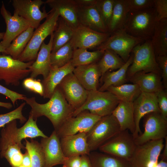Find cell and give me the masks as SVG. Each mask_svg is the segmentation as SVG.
Segmentation results:
<instances>
[{
    "label": "cell",
    "instance_id": "obj_1",
    "mask_svg": "<svg viewBox=\"0 0 167 167\" xmlns=\"http://www.w3.org/2000/svg\"><path fill=\"white\" fill-rule=\"evenodd\" d=\"M24 101L31 108L29 115L34 120L45 116L52 123L56 131L69 118L72 117L75 110L69 104L58 86L47 102L40 104L34 97L27 98Z\"/></svg>",
    "mask_w": 167,
    "mask_h": 167
},
{
    "label": "cell",
    "instance_id": "obj_2",
    "mask_svg": "<svg viewBox=\"0 0 167 167\" xmlns=\"http://www.w3.org/2000/svg\"><path fill=\"white\" fill-rule=\"evenodd\" d=\"M157 22L154 7L129 11L123 29L130 35L145 41L151 40Z\"/></svg>",
    "mask_w": 167,
    "mask_h": 167
},
{
    "label": "cell",
    "instance_id": "obj_3",
    "mask_svg": "<svg viewBox=\"0 0 167 167\" xmlns=\"http://www.w3.org/2000/svg\"><path fill=\"white\" fill-rule=\"evenodd\" d=\"M59 17L57 10L51 9L45 21L34 31L30 40L18 60L24 62L36 60L44 40L53 33Z\"/></svg>",
    "mask_w": 167,
    "mask_h": 167
},
{
    "label": "cell",
    "instance_id": "obj_4",
    "mask_svg": "<svg viewBox=\"0 0 167 167\" xmlns=\"http://www.w3.org/2000/svg\"><path fill=\"white\" fill-rule=\"evenodd\" d=\"M120 101L115 96L107 91H88L85 102L74 111L72 117L85 110L101 117L108 115L112 114Z\"/></svg>",
    "mask_w": 167,
    "mask_h": 167
},
{
    "label": "cell",
    "instance_id": "obj_5",
    "mask_svg": "<svg viewBox=\"0 0 167 167\" xmlns=\"http://www.w3.org/2000/svg\"><path fill=\"white\" fill-rule=\"evenodd\" d=\"M131 53L133 60L127 72V78L140 71L155 72L161 75L151 40L137 45L133 49Z\"/></svg>",
    "mask_w": 167,
    "mask_h": 167
},
{
    "label": "cell",
    "instance_id": "obj_6",
    "mask_svg": "<svg viewBox=\"0 0 167 167\" xmlns=\"http://www.w3.org/2000/svg\"><path fill=\"white\" fill-rule=\"evenodd\" d=\"M120 131L119 124L112 114L101 117L86 134L90 152L98 149Z\"/></svg>",
    "mask_w": 167,
    "mask_h": 167
},
{
    "label": "cell",
    "instance_id": "obj_7",
    "mask_svg": "<svg viewBox=\"0 0 167 167\" xmlns=\"http://www.w3.org/2000/svg\"><path fill=\"white\" fill-rule=\"evenodd\" d=\"M144 41L130 35L122 29L111 33L106 41L96 49L102 51L106 49L112 50L126 62L129 59L133 49Z\"/></svg>",
    "mask_w": 167,
    "mask_h": 167
},
{
    "label": "cell",
    "instance_id": "obj_8",
    "mask_svg": "<svg viewBox=\"0 0 167 167\" xmlns=\"http://www.w3.org/2000/svg\"><path fill=\"white\" fill-rule=\"evenodd\" d=\"M136 146L133 135L129 131L126 130L120 131L98 149L101 152L129 162Z\"/></svg>",
    "mask_w": 167,
    "mask_h": 167
},
{
    "label": "cell",
    "instance_id": "obj_9",
    "mask_svg": "<svg viewBox=\"0 0 167 167\" xmlns=\"http://www.w3.org/2000/svg\"><path fill=\"white\" fill-rule=\"evenodd\" d=\"M34 62H24L9 55L0 54V80L7 85L19 86L20 81L30 74L29 68Z\"/></svg>",
    "mask_w": 167,
    "mask_h": 167
},
{
    "label": "cell",
    "instance_id": "obj_10",
    "mask_svg": "<svg viewBox=\"0 0 167 167\" xmlns=\"http://www.w3.org/2000/svg\"><path fill=\"white\" fill-rule=\"evenodd\" d=\"M143 118L144 131L135 139L137 145L150 141L164 139L167 137V120L160 112L151 113Z\"/></svg>",
    "mask_w": 167,
    "mask_h": 167
},
{
    "label": "cell",
    "instance_id": "obj_11",
    "mask_svg": "<svg viewBox=\"0 0 167 167\" xmlns=\"http://www.w3.org/2000/svg\"><path fill=\"white\" fill-rule=\"evenodd\" d=\"M164 139L150 141L137 145L129 163L131 167H155L163 149Z\"/></svg>",
    "mask_w": 167,
    "mask_h": 167
},
{
    "label": "cell",
    "instance_id": "obj_12",
    "mask_svg": "<svg viewBox=\"0 0 167 167\" xmlns=\"http://www.w3.org/2000/svg\"><path fill=\"white\" fill-rule=\"evenodd\" d=\"M101 118L88 111H84L68 118L55 131L59 138L79 133L86 134Z\"/></svg>",
    "mask_w": 167,
    "mask_h": 167
},
{
    "label": "cell",
    "instance_id": "obj_13",
    "mask_svg": "<svg viewBox=\"0 0 167 167\" xmlns=\"http://www.w3.org/2000/svg\"><path fill=\"white\" fill-rule=\"evenodd\" d=\"M45 4L42 0H13L12 5L14 8V13L30 22L32 27L37 28L41 20L48 16L45 7L43 11L40 10L41 6Z\"/></svg>",
    "mask_w": 167,
    "mask_h": 167
},
{
    "label": "cell",
    "instance_id": "obj_14",
    "mask_svg": "<svg viewBox=\"0 0 167 167\" xmlns=\"http://www.w3.org/2000/svg\"><path fill=\"white\" fill-rule=\"evenodd\" d=\"M110 34L99 32L80 24L74 30L70 42L73 49H96L106 41Z\"/></svg>",
    "mask_w": 167,
    "mask_h": 167
},
{
    "label": "cell",
    "instance_id": "obj_15",
    "mask_svg": "<svg viewBox=\"0 0 167 167\" xmlns=\"http://www.w3.org/2000/svg\"><path fill=\"white\" fill-rule=\"evenodd\" d=\"M58 86L66 101L75 110L85 102L88 91L79 83L73 72L66 75Z\"/></svg>",
    "mask_w": 167,
    "mask_h": 167
},
{
    "label": "cell",
    "instance_id": "obj_16",
    "mask_svg": "<svg viewBox=\"0 0 167 167\" xmlns=\"http://www.w3.org/2000/svg\"><path fill=\"white\" fill-rule=\"evenodd\" d=\"M0 12L6 25V31L0 42L6 49L17 36L29 27H32L30 22L17 14L14 13L12 15L6 10L3 2Z\"/></svg>",
    "mask_w": 167,
    "mask_h": 167
},
{
    "label": "cell",
    "instance_id": "obj_17",
    "mask_svg": "<svg viewBox=\"0 0 167 167\" xmlns=\"http://www.w3.org/2000/svg\"><path fill=\"white\" fill-rule=\"evenodd\" d=\"M40 143L44 159L43 167L63 164L66 157L63 153L60 138L55 130L49 137L42 138Z\"/></svg>",
    "mask_w": 167,
    "mask_h": 167
},
{
    "label": "cell",
    "instance_id": "obj_18",
    "mask_svg": "<svg viewBox=\"0 0 167 167\" xmlns=\"http://www.w3.org/2000/svg\"><path fill=\"white\" fill-rule=\"evenodd\" d=\"M133 105L135 126L133 137L135 139L142 133L140 127L141 119L149 113L160 111L155 93L141 92L133 102Z\"/></svg>",
    "mask_w": 167,
    "mask_h": 167
},
{
    "label": "cell",
    "instance_id": "obj_19",
    "mask_svg": "<svg viewBox=\"0 0 167 167\" xmlns=\"http://www.w3.org/2000/svg\"><path fill=\"white\" fill-rule=\"evenodd\" d=\"M77 14L79 24L99 32L109 33L96 4L86 6H77Z\"/></svg>",
    "mask_w": 167,
    "mask_h": 167
},
{
    "label": "cell",
    "instance_id": "obj_20",
    "mask_svg": "<svg viewBox=\"0 0 167 167\" xmlns=\"http://www.w3.org/2000/svg\"><path fill=\"white\" fill-rule=\"evenodd\" d=\"M63 153L66 157L89 155L90 152L87 142L86 134L79 133L60 138Z\"/></svg>",
    "mask_w": 167,
    "mask_h": 167
},
{
    "label": "cell",
    "instance_id": "obj_21",
    "mask_svg": "<svg viewBox=\"0 0 167 167\" xmlns=\"http://www.w3.org/2000/svg\"><path fill=\"white\" fill-rule=\"evenodd\" d=\"M73 73L87 90H98L99 79L101 74L97 62L76 67Z\"/></svg>",
    "mask_w": 167,
    "mask_h": 167
},
{
    "label": "cell",
    "instance_id": "obj_22",
    "mask_svg": "<svg viewBox=\"0 0 167 167\" xmlns=\"http://www.w3.org/2000/svg\"><path fill=\"white\" fill-rule=\"evenodd\" d=\"M53 38L52 33L48 43L46 44L43 42L42 43L36 60L29 68L30 77L35 79L39 75H42L44 79L48 76L51 68L50 56Z\"/></svg>",
    "mask_w": 167,
    "mask_h": 167
},
{
    "label": "cell",
    "instance_id": "obj_23",
    "mask_svg": "<svg viewBox=\"0 0 167 167\" xmlns=\"http://www.w3.org/2000/svg\"><path fill=\"white\" fill-rule=\"evenodd\" d=\"M45 4L57 10L62 17L74 30L80 24L75 0H47Z\"/></svg>",
    "mask_w": 167,
    "mask_h": 167
},
{
    "label": "cell",
    "instance_id": "obj_24",
    "mask_svg": "<svg viewBox=\"0 0 167 167\" xmlns=\"http://www.w3.org/2000/svg\"><path fill=\"white\" fill-rule=\"evenodd\" d=\"M127 80L138 86L141 92L156 93L164 88L161 74L155 72H137L127 78Z\"/></svg>",
    "mask_w": 167,
    "mask_h": 167
},
{
    "label": "cell",
    "instance_id": "obj_25",
    "mask_svg": "<svg viewBox=\"0 0 167 167\" xmlns=\"http://www.w3.org/2000/svg\"><path fill=\"white\" fill-rule=\"evenodd\" d=\"M75 68L71 62L61 67L51 68L48 76L41 81L44 88V98L49 99L63 78L68 74L73 72Z\"/></svg>",
    "mask_w": 167,
    "mask_h": 167
},
{
    "label": "cell",
    "instance_id": "obj_26",
    "mask_svg": "<svg viewBox=\"0 0 167 167\" xmlns=\"http://www.w3.org/2000/svg\"><path fill=\"white\" fill-rule=\"evenodd\" d=\"M112 114L118 122L120 131L127 130L133 136L135 126L133 102L120 101Z\"/></svg>",
    "mask_w": 167,
    "mask_h": 167
},
{
    "label": "cell",
    "instance_id": "obj_27",
    "mask_svg": "<svg viewBox=\"0 0 167 167\" xmlns=\"http://www.w3.org/2000/svg\"><path fill=\"white\" fill-rule=\"evenodd\" d=\"M133 60V55L131 53L128 60L121 68L116 71H108L105 73L101 81L103 84L98 90L104 92L110 86H118L125 84L127 81V70Z\"/></svg>",
    "mask_w": 167,
    "mask_h": 167
},
{
    "label": "cell",
    "instance_id": "obj_28",
    "mask_svg": "<svg viewBox=\"0 0 167 167\" xmlns=\"http://www.w3.org/2000/svg\"><path fill=\"white\" fill-rule=\"evenodd\" d=\"M151 41L156 57L167 55V19L157 22Z\"/></svg>",
    "mask_w": 167,
    "mask_h": 167
},
{
    "label": "cell",
    "instance_id": "obj_29",
    "mask_svg": "<svg viewBox=\"0 0 167 167\" xmlns=\"http://www.w3.org/2000/svg\"><path fill=\"white\" fill-rule=\"evenodd\" d=\"M129 10L126 0H114L113 12L107 27L109 33L123 29Z\"/></svg>",
    "mask_w": 167,
    "mask_h": 167
},
{
    "label": "cell",
    "instance_id": "obj_30",
    "mask_svg": "<svg viewBox=\"0 0 167 167\" xmlns=\"http://www.w3.org/2000/svg\"><path fill=\"white\" fill-rule=\"evenodd\" d=\"M73 31L74 29L59 16L53 33V38L51 53L56 52L70 41L72 38Z\"/></svg>",
    "mask_w": 167,
    "mask_h": 167
},
{
    "label": "cell",
    "instance_id": "obj_31",
    "mask_svg": "<svg viewBox=\"0 0 167 167\" xmlns=\"http://www.w3.org/2000/svg\"><path fill=\"white\" fill-rule=\"evenodd\" d=\"M92 167H131L129 161L102 152L88 155Z\"/></svg>",
    "mask_w": 167,
    "mask_h": 167
},
{
    "label": "cell",
    "instance_id": "obj_32",
    "mask_svg": "<svg viewBox=\"0 0 167 167\" xmlns=\"http://www.w3.org/2000/svg\"><path fill=\"white\" fill-rule=\"evenodd\" d=\"M34 29L33 28L30 27L19 35L6 49L3 54L9 55L13 58L17 59L30 40Z\"/></svg>",
    "mask_w": 167,
    "mask_h": 167
},
{
    "label": "cell",
    "instance_id": "obj_33",
    "mask_svg": "<svg viewBox=\"0 0 167 167\" xmlns=\"http://www.w3.org/2000/svg\"><path fill=\"white\" fill-rule=\"evenodd\" d=\"M125 63L114 51L109 49L104 50L102 57L97 62L101 74L100 81L107 71L117 70L121 68Z\"/></svg>",
    "mask_w": 167,
    "mask_h": 167
},
{
    "label": "cell",
    "instance_id": "obj_34",
    "mask_svg": "<svg viewBox=\"0 0 167 167\" xmlns=\"http://www.w3.org/2000/svg\"><path fill=\"white\" fill-rule=\"evenodd\" d=\"M104 51L96 50L89 52L84 48L73 49L71 62L75 67L97 62L101 58Z\"/></svg>",
    "mask_w": 167,
    "mask_h": 167
},
{
    "label": "cell",
    "instance_id": "obj_35",
    "mask_svg": "<svg viewBox=\"0 0 167 167\" xmlns=\"http://www.w3.org/2000/svg\"><path fill=\"white\" fill-rule=\"evenodd\" d=\"M121 101L133 102L141 93L136 84H124L118 86H110L107 90Z\"/></svg>",
    "mask_w": 167,
    "mask_h": 167
},
{
    "label": "cell",
    "instance_id": "obj_36",
    "mask_svg": "<svg viewBox=\"0 0 167 167\" xmlns=\"http://www.w3.org/2000/svg\"><path fill=\"white\" fill-rule=\"evenodd\" d=\"M73 49L70 41L50 56L51 68L61 67L70 62L72 57Z\"/></svg>",
    "mask_w": 167,
    "mask_h": 167
},
{
    "label": "cell",
    "instance_id": "obj_37",
    "mask_svg": "<svg viewBox=\"0 0 167 167\" xmlns=\"http://www.w3.org/2000/svg\"><path fill=\"white\" fill-rule=\"evenodd\" d=\"M17 136L21 141L26 138L32 139L38 137L45 138L48 137L39 128L36 120H34L32 117L29 115L28 120L24 126L18 128Z\"/></svg>",
    "mask_w": 167,
    "mask_h": 167
},
{
    "label": "cell",
    "instance_id": "obj_38",
    "mask_svg": "<svg viewBox=\"0 0 167 167\" xmlns=\"http://www.w3.org/2000/svg\"><path fill=\"white\" fill-rule=\"evenodd\" d=\"M25 148L31 159V167H43L44 159L40 143L33 139L30 141L25 139Z\"/></svg>",
    "mask_w": 167,
    "mask_h": 167
},
{
    "label": "cell",
    "instance_id": "obj_39",
    "mask_svg": "<svg viewBox=\"0 0 167 167\" xmlns=\"http://www.w3.org/2000/svg\"><path fill=\"white\" fill-rule=\"evenodd\" d=\"M26 104L23 102L15 109L10 112L0 114V128L4 127L5 125L15 120L18 119L21 123L27 121L26 118L22 114V110Z\"/></svg>",
    "mask_w": 167,
    "mask_h": 167
},
{
    "label": "cell",
    "instance_id": "obj_40",
    "mask_svg": "<svg viewBox=\"0 0 167 167\" xmlns=\"http://www.w3.org/2000/svg\"><path fill=\"white\" fill-rule=\"evenodd\" d=\"M114 2V0H96V5L107 28L112 16Z\"/></svg>",
    "mask_w": 167,
    "mask_h": 167
},
{
    "label": "cell",
    "instance_id": "obj_41",
    "mask_svg": "<svg viewBox=\"0 0 167 167\" xmlns=\"http://www.w3.org/2000/svg\"><path fill=\"white\" fill-rule=\"evenodd\" d=\"M22 84L27 90L43 96L44 88L40 79H36L30 77L25 79Z\"/></svg>",
    "mask_w": 167,
    "mask_h": 167
},
{
    "label": "cell",
    "instance_id": "obj_42",
    "mask_svg": "<svg viewBox=\"0 0 167 167\" xmlns=\"http://www.w3.org/2000/svg\"><path fill=\"white\" fill-rule=\"evenodd\" d=\"M126 2L129 11H142L154 6L153 0H126Z\"/></svg>",
    "mask_w": 167,
    "mask_h": 167
},
{
    "label": "cell",
    "instance_id": "obj_43",
    "mask_svg": "<svg viewBox=\"0 0 167 167\" xmlns=\"http://www.w3.org/2000/svg\"><path fill=\"white\" fill-rule=\"evenodd\" d=\"M161 113L163 118L167 120V92L163 88L155 93Z\"/></svg>",
    "mask_w": 167,
    "mask_h": 167
},
{
    "label": "cell",
    "instance_id": "obj_44",
    "mask_svg": "<svg viewBox=\"0 0 167 167\" xmlns=\"http://www.w3.org/2000/svg\"><path fill=\"white\" fill-rule=\"evenodd\" d=\"M157 21L167 19V0H153Z\"/></svg>",
    "mask_w": 167,
    "mask_h": 167
},
{
    "label": "cell",
    "instance_id": "obj_45",
    "mask_svg": "<svg viewBox=\"0 0 167 167\" xmlns=\"http://www.w3.org/2000/svg\"><path fill=\"white\" fill-rule=\"evenodd\" d=\"M156 61L161 72L162 81L164 88H167V55L156 57Z\"/></svg>",
    "mask_w": 167,
    "mask_h": 167
},
{
    "label": "cell",
    "instance_id": "obj_46",
    "mask_svg": "<svg viewBox=\"0 0 167 167\" xmlns=\"http://www.w3.org/2000/svg\"><path fill=\"white\" fill-rule=\"evenodd\" d=\"M0 93L9 98L14 106H15L17 100L24 101L27 98L25 95L10 90L1 84H0Z\"/></svg>",
    "mask_w": 167,
    "mask_h": 167
},
{
    "label": "cell",
    "instance_id": "obj_47",
    "mask_svg": "<svg viewBox=\"0 0 167 167\" xmlns=\"http://www.w3.org/2000/svg\"><path fill=\"white\" fill-rule=\"evenodd\" d=\"M81 163V156L66 157L63 167H80Z\"/></svg>",
    "mask_w": 167,
    "mask_h": 167
},
{
    "label": "cell",
    "instance_id": "obj_48",
    "mask_svg": "<svg viewBox=\"0 0 167 167\" xmlns=\"http://www.w3.org/2000/svg\"><path fill=\"white\" fill-rule=\"evenodd\" d=\"M78 6H86L96 4V0H75Z\"/></svg>",
    "mask_w": 167,
    "mask_h": 167
},
{
    "label": "cell",
    "instance_id": "obj_49",
    "mask_svg": "<svg viewBox=\"0 0 167 167\" xmlns=\"http://www.w3.org/2000/svg\"><path fill=\"white\" fill-rule=\"evenodd\" d=\"M21 165L26 167H31V166L30 156L27 150H26L24 154H23V160Z\"/></svg>",
    "mask_w": 167,
    "mask_h": 167
},
{
    "label": "cell",
    "instance_id": "obj_50",
    "mask_svg": "<svg viewBox=\"0 0 167 167\" xmlns=\"http://www.w3.org/2000/svg\"><path fill=\"white\" fill-rule=\"evenodd\" d=\"M81 163L80 167H92L88 155L81 156Z\"/></svg>",
    "mask_w": 167,
    "mask_h": 167
},
{
    "label": "cell",
    "instance_id": "obj_51",
    "mask_svg": "<svg viewBox=\"0 0 167 167\" xmlns=\"http://www.w3.org/2000/svg\"><path fill=\"white\" fill-rule=\"evenodd\" d=\"M164 146L162 150L163 152L160 155L161 160L164 161H167V137L164 139Z\"/></svg>",
    "mask_w": 167,
    "mask_h": 167
},
{
    "label": "cell",
    "instance_id": "obj_52",
    "mask_svg": "<svg viewBox=\"0 0 167 167\" xmlns=\"http://www.w3.org/2000/svg\"><path fill=\"white\" fill-rule=\"evenodd\" d=\"M11 103L9 102H4L0 101V107H3L7 109H10L12 107Z\"/></svg>",
    "mask_w": 167,
    "mask_h": 167
},
{
    "label": "cell",
    "instance_id": "obj_53",
    "mask_svg": "<svg viewBox=\"0 0 167 167\" xmlns=\"http://www.w3.org/2000/svg\"><path fill=\"white\" fill-rule=\"evenodd\" d=\"M155 167H167V162L161 160Z\"/></svg>",
    "mask_w": 167,
    "mask_h": 167
},
{
    "label": "cell",
    "instance_id": "obj_54",
    "mask_svg": "<svg viewBox=\"0 0 167 167\" xmlns=\"http://www.w3.org/2000/svg\"><path fill=\"white\" fill-rule=\"evenodd\" d=\"M6 49L3 46L1 42H0V53L2 54L4 53Z\"/></svg>",
    "mask_w": 167,
    "mask_h": 167
},
{
    "label": "cell",
    "instance_id": "obj_55",
    "mask_svg": "<svg viewBox=\"0 0 167 167\" xmlns=\"http://www.w3.org/2000/svg\"><path fill=\"white\" fill-rule=\"evenodd\" d=\"M5 32H0V40L2 39Z\"/></svg>",
    "mask_w": 167,
    "mask_h": 167
},
{
    "label": "cell",
    "instance_id": "obj_56",
    "mask_svg": "<svg viewBox=\"0 0 167 167\" xmlns=\"http://www.w3.org/2000/svg\"><path fill=\"white\" fill-rule=\"evenodd\" d=\"M18 167H26L24 166L23 165H21L19 166Z\"/></svg>",
    "mask_w": 167,
    "mask_h": 167
}]
</instances>
